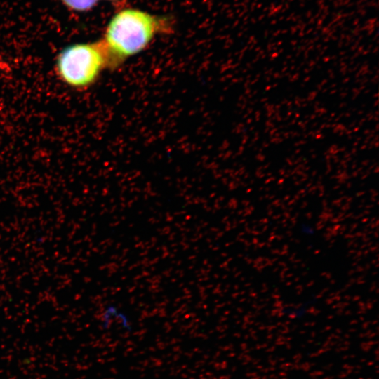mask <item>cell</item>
I'll list each match as a JSON object with an SVG mask.
<instances>
[{"label": "cell", "mask_w": 379, "mask_h": 379, "mask_svg": "<svg viewBox=\"0 0 379 379\" xmlns=\"http://www.w3.org/2000/svg\"><path fill=\"white\" fill-rule=\"evenodd\" d=\"M157 26L153 16L140 10L126 9L114 15L102 40L109 55L110 68L146 48Z\"/></svg>", "instance_id": "6da1fadb"}, {"label": "cell", "mask_w": 379, "mask_h": 379, "mask_svg": "<svg viewBox=\"0 0 379 379\" xmlns=\"http://www.w3.org/2000/svg\"><path fill=\"white\" fill-rule=\"evenodd\" d=\"M107 67L110 68L109 55L102 40L71 45L60 53L55 63L60 79L76 88L92 85Z\"/></svg>", "instance_id": "7a4b0ae2"}, {"label": "cell", "mask_w": 379, "mask_h": 379, "mask_svg": "<svg viewBox=\"0 0 379 379\" xmlns=\"http://www.w3.org/2000/svg\"><path fill=\"white\" fill-rule=\"evenodd\" d=\"M102 321L105 328L115 324L124 331L130 332L133 329V324L130 317L116 305H109L102 312Z\"/></svg>", "instance_id": "3957f363"}, {"label": "cell", "mask_w": 379, "mask_h": 379, "mask_svg": "<svg viewBox=\"0 0 379 379\" xmlns=\"http://www.w3.org/2000/svg\"><path fill=\"white\" fill-rule=\"evenodd\" d=\"M62 1L69 8L84 11L93 7L98 0H62Z\"/></svg>", "instance_id": "277c9868"}]
</instances>
